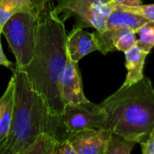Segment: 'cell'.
I'll list each match as a JSON object with an SVG mask.
<instances>
[{"label":"cell","mask_w":154,"mask_h":154,"mask_svg":"<svg viewBox=\"0 0 154 154\" xmlns=\"http://www.w3.org/2000/svg\"><path fill=\"white\" fill-rule=\"evenodd\" d=\"M26 1L33 3V4H37V5H42V6H46L51 0H26Z\"/></svg>","instance_id":"603a6c76"},{"label":"cell","mask_w":154,"mask_h":154,"mask_svg":"<svg viewBox=\"0 0 154 154\" xmlns=\"http://www.w3.org/2000/svg\"><path fill=\"white\" fill-rule=\"evenodd\" d=\"M99 105L106 114L104 128L136 143L150 136L154 127V87L150 78L122 85Z\"/></svg>","instance_id":"3957f363"},{"label":"cell","mask_w":154,"mask_h":154,"mask_svg":"<svg viewBox=\"0 0 154 154\" xmlns=\"http://www.w3.org/2000/svg\"><path fill=\"white\" fill-rule=\"evenodd\" d=\"M113 9L112 2L107 0H58L52 11L64 23L67 19L74 17L75 27H92L96 32H102Z\"/></svg>","instance_id":"5b68a950"},{"label":"cell","mask_w":154,"mask_h":154,"mask_svg":"<svg viewBox=\"0 0 154 154\" xmlns=\"http://www.w3.org/2000/svg\"><path fill=\"white\" fill-rule=\"evenodd\" d=\"M142 152L143 154H154V137H148L145 141L140 143Z\"/></svg>","instance_id":"ffe728a7"},{"label":"cell","mask_w":154,"mask_h":154,"mask_svg":"<svg viewBox=\"0 0 154 154\" xmlns=\"http://www.w3.org/2000/svg\"><path fill=\"white\" fill-rule=\"evenodd\" d=\"M107 1H109V2H112V0H107Z\"/></svg>","instance_id":"d4e9b609"},{"label":"cell","mask_w":154,"mask_h":154,"mask_svg":"<svg viewBox=\"0 0 154 154\" xmlns=\"http://www.w3.org/2000/svg\"><path fill=\"white\" fill-rule=\"evenodd\" d=\"M60 95L65 104H77L88 100L84 94L83 83L78 63L68 54L67 63L60 78Z\"/></svg>","instance_id":"52a82bcc"},{"label":"cell","mask_w":154,"mask_h":154,"mask_svg":"<svg viewBox=\"0 0 154 154\" xmlns=\"http://www.w3.org/2000/svg\"><path fill=\"white\" fill-rule=\"evenodd\" d=\"M100 51V44L96 32H89L83 28L73 26L67 36V52L77 63L85 56Z\"/></svg>","instance_id":"9c48e42d"},{"label":"cell","mask_w":154,"mask_h":154,"mask_svg":"<svg viewBox=\"0 0 154 154\" xmlns=\"http://www.w3.org/2000/svg\"><path fill=\"white\" fill-rule=\"evenodd\" d=\"M45 6L27 3L3 25L5 37L15 58V66L23 69L32 60L38 37L41 12Z\"/></svg>","instance_id":"277c9868"},{"label":"cell","mask_w":154,"mask_h":154,"mask_svg":"<svg viewBox=\"0 0 154 154\" xmlns=\"http://www.w3.org/2000/svg\"><path fill=\"white\" fill-rule=\"evenodd\" d=\"M138 36L135 31H129L118 38L116 42V51H120L125 52L126 51L132 49L134 46L137 45Z\"/></svg>","instance_id":"e0dca14e"},{"label":"cell","mask_w":154,"mask_h":154,"mask_svg":"<svg viewBox=\"0 0 154 154\" xmlns=\"http://www.w3.org/2000/svg\"><path fill=\"white\" fill-rule=\"evenodd\" d=\"M67 36L64 22L47 5L40 14L33 58L23 69L50 113L59 118L64 109L60 84L68 58Z\"/></svg>","instance_id":"6da1fadb"},{"label":"cell","mask_w":154,"mask_h":154,"mask_svg":"<svg viewBox=\"0 0 154 154\" xmlns=\"http://www.w3.org/2000/svg\"><path fill=\"white\" fill-rule=\"evenodd\" d=\"M105 120L106 114L100 105L88 99L81 103L64 105L62 121L70 136L83 130L103 128Z\"/></svg>","instance_id":"8992f818"},{"label":"cell","mask_w":154,"mask_h":154,"mask_svg":"<svg viewBox=\"0 0 154 154\" xmlns=\"http://www.w3.org/2000/svg\"><path fill=\"white\" fill-rule=\"evenodd\" d=\"M137 143L119 134L111 133L105 154H130Z\"/></svg>","instance_id":"5bb4252c"},{"label":"cell","mask_w":154,"mask_h":154,"mask_svg":"<svg viewBox=\"0 0 154 154\" xmlns=\"http://www.w3.org/2000/svg\"><path fill=\"white\" fill-rule=\"evenodd\" d=\"M14 108L10 130L0 143V154H23L41 133H49L60 142L70 137L62 118L52 116L42 97L32 87L23 69H13Z\"/></svg>","instance_id":"7a4b0ae2"},{"label":"cell","mask_w":154,"mask_h":154,"mask_svg":"<svg viewBox=\"0 0 154 154\" xmlns=\"http://www.w3.org/2000/svg\"><path fill=\"white\" fill-rule=\"evenodd\" d=\"M54 154H76V152L69 139H66L64 141L60 142Z\"/></svg>","instance_id":"d6986e66"},{"label":"cell","mask_w":154,"mask_h":154,"mask_svg":"<svg viewBox=\"0 0 154 154\" xmlns=\"http://www.w3.org/2000/svg\"><path fill=\"white\" fill-rule=\"evenodd\" d=\"M60 141L49 133H41L23 154H54Z\"/></svg>","instance_id":"4fadbf2b"},{"label":"cell","mask_w":154,"mask_h":154,"mask_svg":"<svg viewBox=\"0 0 154 154\" xmlns=\"http://www.w3.org/2000/svg\"><path fill=\"white\" fill-rule=\"evenodd\" d=\"M149 137H154V127L153 129H152V131L151 132V134H150V136Z\"/></svg>","instance_id":"cb8c5ba5"},{"label":"cell","mask_w":154,"mask_h":154,"mask_svg":"<svg viewBox=\"0 0 154 154\" xmlns=\"http://www.w3.org/2000/svg\"><path fill=\"white\" fill-rule=\"evenodd\" d=\"M111 132L106 128L88 129L73 134L69 141L76 154H105Z\"/></svg>","instance_id":"ba28073f"},{"label":"cell","mask_w":154,"mask_h":154,"mask_svg":"<svg viewBox=\"0 0 154 154\" xmlns=\"http://www.w3.org/2000/svg\"><path fill=\"white\" fill-rule=\"evenodd\" d=\"M0 65L1 66H5L6 68L11 69V67L13 66V63L7 60V58L5 56L3 49H2V44H1V39H0Z\"/></svg>","instance_id":"7402d4cb"},{"label":"cell","mask_w":154,"mask_h":154,"mask_svg":"<svg viewBox=\"0 0 154 154\" xmlns=\"http://www.w3.org/2000/svg\"><path fill=\"white\" fill-rule=\"evenodd\" d=\"M125 53V66L127 74L124 82V86H130L137 83L143 79V69L146 57L149 55L147 52L141 50L137 45L126 51Z\"/></svg>","instance_id":"30bf717a"},{"label":"cell","mask_w":154,"mask_h":154,"mask_svg":"<svg viewBox=\"0 0 154 154\" xmlns=\"http://www.w3.org/2000/svg\"><path fill=\"white\" fill-rule=\"evenodd\" d=\"M27 3L29 2L26 0H0V27L2 28L5 22Z\"/></svg>","instance_id":"2e32d148"},{"label":"cell","mask_w":154,"mask_h":154,"mask_svg":"<svg viewBox=\"0 0 154 154\" xmlns=\"http://www.w3.org/2000/svg\"><path fill=\"white\" fill-rule=\"evenodd\" d=\"M14 78L12 76L5 93L0 97V143L6 138L10 130L14 108Z\"/></svg>","instance_id":"7c38bea8"},{"label":"cell","mask_w":154,"mask_h":154,"mask_svg":"<svg viewBox=\"0 0 154 154\" xmlns=\"http://www.w3.org/2000/svg\"><path fill=\"white\" fill-rule=\"evenodd\" d=\"M116 5L124 10L132 12L134 14H139L150 22H154V4H149V5L142 4L137 6H122L117 5Z\"/></svg>","instance_id":"ac0fdd59"},{"label":"cell","mask_w":154,"mask_h":154,"mask_svg":"<svg viewBox=\"0 0 154 154\" xmlns=\"http://www.w3.org/2000/svg\"><path fill=\"white\" fill-rule=\"evenodd\" d=\"M148 22L147 19L139 14L114 5V9L106 19V28H127L135 31Z\"/></svg>","instance_id":"8fae6325"},{"label":"cell","mask_w":154,"mask_h":154,"mask_svg":"<svg viewBox=\"0 0 154 154\" xmlns=\"http://www.w3.org/2000/svg\"><path fill=\"white\" fill-rule=\"evenodd\" d=\"M114 5L122 6H137L143 4L142 0H112Z\"/></svg>","instance_id":"44dd1931"},{"label":"cell","mask_w":154,"mask_h":154,"mask_svg":"<svg viewBox=\"0 0 154 154\" xmlns=\"http://www.w3.org/2000/svg\"><path fill=\"white\" fill-rule=\"evenodd\" d=\"M138 36L137 46L148 54L154 47V22H148L135 30Z\"/></svg>","instance_id":"9a60e30c"}]
</instances>
